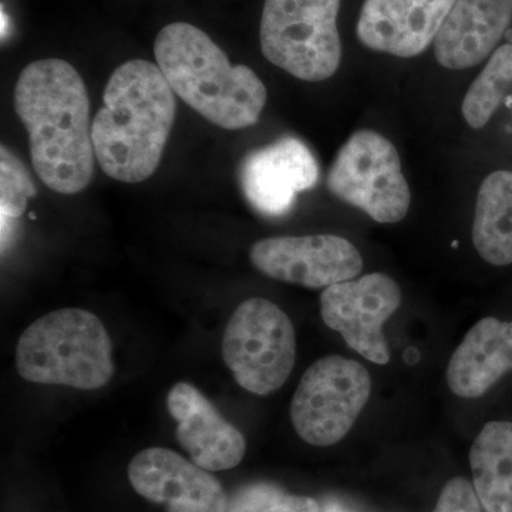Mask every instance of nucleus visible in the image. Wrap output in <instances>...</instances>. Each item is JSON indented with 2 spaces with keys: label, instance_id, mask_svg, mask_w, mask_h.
<instances>
[{
  "label": "nucleus",
  "instance_id": "12",
  "mask_svg": "<svg viewBox=\"0 0 512 512\" xmlns=\"http://www.w3.org/2000/svg\"><path fill=\"white\" fill-rule=\"evenodd\" d=\"M239 177L245 198L256 211L266 217H284L296 195L318 183L319 167L301 140L284 137L251 151L242 161Z\"/></svg>",
  "mask_w": 512,
  "mask_h": 512
},
{
  "label": "nucleus",
  "instance_id": "6",
  "mask_svg": "<svg viewBox=\"0 0 512 512\" xmlns=\"http://www.w3.org/2000/svg\"><path fill=\"white\" fill-rule=\"evenodd\" d=\"M222 357L239 386L266 396L284 386L296 359L289 316L264 298L242 302L229 319Z\"/></svg>",
  "mask_w": 512,
  "mask_h": 512
},
{
  "label": "nucleus",
  "instance_id": "20",
  "mask_svg": "<svg viewBox=\"0 0 512 512\" xmlns=\"http://www.w3.org/2000/svg\"><path fill=\"white\" fill-rule=\"evenodd\" d=\"M322 507L311 497L286 493L269 483L239 488L228 498L225 512H320Z\"/></svg>",
  "mask_w": 512,
  "mask_h": 512
},
{
  "label": "nucleus",
  "instance_id": "21",
  "mask_svg": "<svg viewBox=\"0 0 512 512\" xmlns=\"http://www.w3.org/2000/svg\"><path fill=\"white\" fill-rule=\"evenodd\" d=\"M2 194H0V214H2V229L10 220H16L23 211L30 197L36 194L35 185L30 180L25 165L13 156L6 147H2Z\"/></svg>",
  "mask_w": 512,
  "mask_h": 512
},
{
  "label": "nucleus",
  "instance_id": "14",
  "mask_svg": "<svg viewBox=\"0 0 512 512\" xmlns=\"http://www.w3.org/2000/svg\"><path fill=\"white\" fill-rule=\"evenodd\" d=\"M167 407L177 421L175 437L192 463L207 471L229 470L241 463L247 441L197 387L175 384L168 393Z\"/></svg>",
  "mask_w": 512,
  "mask_h": 512
},
{
  "label": "nucleus",
  "instance_id": "2",
  "mask_svg": "<svg viewBox=\"0 0 512 512\" xmlns=\"http://www.w3.org/2000/svg\"><path fill=\"white\" fill-rule=\"evenodd\" d=\"M103 107L92 123L97 163L120 183L156 173L173 130L177 104L157 64L130 60L111 73Z\"/></svg>",
  "mask_w": 512,
  "mask_h": 512
},
{
  "label": "nucleus",
  "instance_id": "1",
  "mask_svg": "<svg viewBox=\"0 0 512 512\" xmlns=\"http://www.w3.org/2000/svg\"><path fill=\"white\" fill-rule=\"evenodd\" d=\"M15 110L28 131L40 181L59 194L82 192L92 181L96 153L79 72L62 59L30 63L16 83Z\"/></svg>",
  "mask_w": 512,
  "mask_h": 512
},
{
  "label": "nucleus",
  "instance_id": "7",
  "mask_svg": "<svg viewBox=\"0 0 512 512\" xmlns=\"http://www.w3.org/2000/svg\"><path fill=\"white\" fill-rule=\"evenodd\" d=\"M328 187L340 201L382 224L402 221L412 201L396 147L372 130L357 131L340 148Z\"/></svg>",
  "mask_w": 512,
  "mask_h": 512
},
{
  "label": "nucleus",
  "instance_id": "3",
  "mask_svg": "<svg viewBox=\"0 0 512 512\" xmlns=\"http://www.w3.org/2000/svg\"><path fill=\"white\" fill-rule=\"evenodd\" d=\"M154 55L173 92L210 123L225 130L258 123L268 99L265 84L248 66H232L204 30L170 23L158 33Z\"/></svg>",
  "mask_w": 512,
  "mask_h": 512
},
{
  "label": "nucleus",
  "instance_id": "8",
  "mask_svg": "<svg viewBox=\"0 0 512 512\" xmlns=\"http://www.w3.org/2000/svg\"><path fill=\"white\" fill-rule=\"evenodd\" d=\"M369 372L340 356H326L313 363L302 376L291 404L296 433L312 446L339 443L369 400Z\"/></svg>",
  "mask_w": 512,
  "mask_h": 512
},
{
  "label": "nucleus",
  "instance_id": "15",
  "mask_svg": "<svg viewBox=\"0 0 512 512\" xmlns=\"http://www.w3.org/2000/svg\"><path fill=\"white\" fill-rule=\"evenodd\" d=\"M512 22V0H457L434 40L446 69L477 66L497 47Z\"/></svg>",
  "mask_w": 512,
  "mask_h": 512
},
{
  "label": "nucleus",
  "instance_id": "11",
  "mask_svg": "<svg viewBox=\"0 0 512 512\" xmlns=\"http://www.w3.org/2000/svg\"><path fill=\"white\" fill-rule=\"evenodd\" d=\"M136 493L167 512H225L228 497L218 478L170 448L140 451L128 466Z\"/></svg>",
  "mask_w": 512,
  "mask_h": 512
},
{
  "label": "nucleus",
  "instance_id": "10",
  "mask_svg": "<svg viewBox=\"0 0 512 512\" xmlns=\"http://www.w3.org/2000/svg\"><path fill=\"white\" fill-rule=\"evenodd\" d=\"M251 262L269 278L311 289L350 281L363 268L355 245L335 235L262 239L251 248Z\"/></svg>",
  "mask_w": 512,
  "mask_h": 512
},
{
  "label": "nucleus",
  "instance_id": "5",
  "mask_svg": "<svg viewBox=\"0 0 512 512\" xmlns=\"http://www.w3.org/2000/svg\"><path fill=\"white\" fill-rule=\"evenodd\" d=\"M339 6L340 0H265L262 53L296 79H329L342 60Z\"/></svg>",
  "mask_w": 512,
  "mask_h": 512
},
{
  "label": "nucleus",
  "instance_id": "22",
  "mask_svg": "<svg viewBox=\"0 0 512 512\" xmlns=\"http://www.w3.org/2000/svg\"><path fill=\"white\" fill-rule=\"evenodd\" d=\"M433 512H481V503L466 478H453L441 491Z\"/></svg>",
  "mask_w": 512,
  "mask_h": 512
},
{
  "label": "nucleus",
  "instance_id": "9",
  "mask_svg": "<svg viewBox=\"0 0 512 512\" xmlns=\"http://www.w3.org/2000/svg\"><path fill=\"white\" fill-rule=\"evenodd\" d=\"M402 303V291L390 276L370 274L326 288L320 312L329 328L370 362L386 365L389 349L383 325Z\"/></svg>",
  "mask_w": 512,
  "mask_h": 512
},
{
  "label": "nucleus",
  "instance_id": "24",
  "mask_svg": "<svg viewBox=\"0 0 512 512\" xmlns=\"http://www.w3.org/2000/svg\"><path fill=\"white\" fill-rule=\"evenodd\" d=\"M8 25V20H6L5 12L2 10V35L5 33V26Z\"/></svg>",
  "mask_w": 512,
  "mask_h": 512
},
{
  "label": "nucleus",
  "instance_id": "16",
  "mask_svg": "<svg viewBox=\"0 0 512 512\" xmlns=\"http://www.w3.org/2000/svg\"><path fill=\"white\" fill-rule=\"evenodd\" d=\"M512 370V322L481 319L451 356L447 383L451 392L476 399Z\"/></svg>",
  "mask_w": 512,
  "mask_h": 512
},
{
  "label": "nucleus",
  "instance_id": "23",
  "mask_svg": "<svg viewBox=\"0 0 512 512\" xmlns=\"http://www.w3.org/2000/svg\"><path fill=\"white\" fill-rule=\"evenodd\" d=\"M320 512H353L348 510V508L343 507L339 501L329 500L326 501L325 505H323L322 510Z\"/></svg>",
  "mask_w": 512,
  "mask_h": 512
},
{
  "label": "nucleus",
  "instance_id": "19",
  "mask_svg": "<svg viewBox=\"0 0 512 512\" xmlns=\"http://www.w3.org/2000/svg\"><path fill=\"white\" fill-rule=\"evenodd\" d=\"M512 83V45H503L488 60L464 97L463 116L473 128L484 127Z\"/></svg>",
  "mask_w": 512,
  "mask_h": 512
},
{
  "label": "nucleus",
  "instance_id": "13",
  "mask_svg": "<svg viewBox=\"0 0 512 512\" xmlns=\"http://www.w3.org/2000/svg\"><path fill=\"white\" fill-rule=\"evenodd\" d=\"M457 0H366L357 37L369 49L397 57L419 56L436 40Z\"/></svg>",
  "mask_w": 512,
  "mask_h": 512
},
{
  "label": "nucleus",
  "instance_id": "17",
  "mask_svg": "<svg viewBox=\"0 0 512 512\" xmlns=\"http://www.w3.org/2000/svg\"><path fill=\"white\" fill-rule=\"evenodd\" d=\"M474 490L485 512H512V423L491 421L470 453Z\"/></svg>",
  "mask_w": 512,
  "mask_h": 512
},
{
  "label": "nucleus",
  "instance_id": "4",
  "mask_svg": "<svg viewBox=\"0 0 512 512\" xmlns=\"http://www.w3.org/2000/svg\"><path fill=\"white\" fill-rule=\"evenodd\" d=\"M111 350L109 333L96 315L57 309L20 336L16 369L28 382L97 390L114 375Z\"/></svg>",
  "mask_w": 512,
  "mask_h": 512
},
{
  "label": "nucleus",
  "instance_id": "18",
  "mask_svg": "<svg viewBox=\"0 0 512 512\" xmlns=\"http://www.w3.org/2000/svg\"><path fill=\"white\" fill-rule=\"evenodd\" d=\"M473 242L488 264H512V173L495 171L478 191Z\"/></svg>",
  "mask_w": 512,
  "mask_h": 512
}]
</instances>
